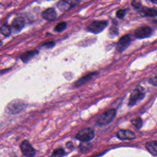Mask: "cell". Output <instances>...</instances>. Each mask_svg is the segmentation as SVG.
Masks as SVG:
<instances>
[{
    "mask_svg": "<svg viewBox=\"0 0 157 157\" xmlns=\"http://www.w3.org/2000/svg\"><path fill=\"white\" fill-rule=\"evenodd\" d=\"M47 1H54V0H46Z\"/></svg>",
    "mask_w": 157,
    "mask_h": 157,
    "instance_id": "83f0119b",
    "label": "cell"
},
{
    "mask_svg": "<svg viewBox=\"0 0 157 157\" xmlns=\"http://www.w3.org/2000/svg\"><path fill=\"white\" fill-rule=\"evenodd\" d=\"M107 21L105 20L94 21L88 25L87 30L90 33L98 34L101 33L107 27Z\"/></svg>",
    "mask_w": 157,
    "mask_h": 157,
    "instance_id": "277c9868",
    "label": "cell"
},
{
    "mask_svg": "<svg viewBox=\"0 0 157 157\" xmlns=\"http://www.w3.org/2000/svg\"><path fill=\"white\" fill-rule=\"evenodd\" d=\"M42 47H44L46 48H51L55 46V43L53 42H45L42 44Z\"/></svg>",
    "mask_w": 157,
    "mask_h": 157,
    "instance_id": "603a6c76",
    "label": "cell"
},
{
    "mask_svg": "<svg viewBox=\"0 0 157 157\" xmlns=\"http://www.w3.org/2000/svg\"><path fill=\"white\" fill-rule=\"evenodd\" d=\"M64 155V150L62 148H58L53 151V153L52 154V156H56V157H60L63 156Z\"/></svg>",
    "mask_w": 157,
    "mask_h": 157,
    "instance_id": "ffe728a7",
    "label": "cell"
},
{
    "mask_svg": "<svg viewBox=\"0 0 157 157\" xmlns=\"http://www.w3.org/2000/svg\"><path fill=\"white\" fill-rule=\"evenodd\" d=\"M118 33V31L117 28H111L110 29V34H112V36L117 35Z\"/></svg>",
    "mask_w": 157,
    "mask_h": 157,
    "instance_id": "cb8c5ba5",
    "label": "cell"
},
{
    "mask_svg": "<svg viewBox=\"0 0 157 157\" xmlns=\"http://www.w3.org/2000/svg\"><path fill=\"white\" fill-rule=\"evenodd\" d=\"M39 52L37 50H31V51H28L24 53H23L20 56V58L21 61L26 63H28L30 59H31L34 56L37 55L38 54Z\"/></svg>",
    "mask_w": 157,
    "mask_h": 157,
    "instance_id": "7c38bea8",
    "label": "cell"
},
{
    "mask_svg": "<svg viewBox=\"0 0 157 157\" xmlns=\"http://www.w3.org/2000/svg\"><path fill=\"white\" fill-rule=\"evenodd\" d=\"M26 106V104L21 100L15 99L11 101L6 107V111L10 114H17L21 112Z\"/></svg>",
    "mask_w": 157,
    "mask_h": 157,
    "instance_id": "7a4b0ae2",
    "label": "cell"
},
{
    "mask_svg": "<svg viewBox=\"0 0 157 157\" xmlns=\"http://www.w3.org/2000/svg\"><path fill=\"white\" fill-rule=\"evenodd\" d=\"M0 30H1V33L5 36H10V34L11 33L10 28L7 25H3L1 27Z\"/></svg>",
    "mask_w": 157,
    "mask_h": 157,
    "instance_id": "e0dca14e",
    "label": "cell"
},
{
    "mask_svg": "<svg viewBox=\"0 0 157 157\" xmlns=\"http://www.w3.org/2000/svg\"><path fill=\"white\" fill-rule=\"evenodd\" d=\"M153 3H155V4H156V2H157V0H150Z\"/></svg>",
    "mask_w": 157,
    "mask_h": 157,
    "instance_id": "484cf974",
    "label": "cell"
},
{
    "mask_svg": "<svg viewBox=\"0 0 157 157\" xmlns=\"http://www.w3.org/2000/svg\"><path fill=\"white\" fill-rule=\"evenodd\" d=\"M117 114V111L114 109H111L100 115L96 123L99 126H104L111 123Z\"/></svg>",
    "mask_w": 157,
    "mask_h": 157,
    "instance_id": "6da1fadb",
    "label": "cell"
},
{
    "mask_svg": "<svg viewBox=\"0 0 157 157\" xmlns=\"http://www.w3.org/2000/svg\"><path fill=\"white\" fill-rule=\"evenodd\" d=\"M132 5L134 7H135L136 8H139L140 4V3H139V2L136 1H133L132 2Z\"/></svg>",
    "mask_w": 157,
    "mask_h": 157,
    "instance_id": "d4e9b609",
    "label": "cell"
},
{
    "mask_svg": "<svg viewBox=\"0 0 157 157\" xmlns=\"http://www.w3.org/2000/svg\"><path fill=\"white\" fill-rule=\"evenodd\" d=\"M56 12L53 8H48L42 13L43 18L47 21H53L56 18Z\"/></svg>",
    "mask_w": 157,
    "mask_h": 157,
    "instance_id": "8fae6325",
    "label": "cell"
},
{
    "mask_svg": "<svg viewBox=\"0 0 157 157\" xmlns=\"http://www.w3.org/2000/svg\"><path fill=\"white\" fill-rule=\"evenodd\" d=\"M67 26V24L66 22H61L56 25L55 27V31L56 32H62L64 31Z\"/></svg>",
    "mask_w": 157,
    "mask_h": 157,
    "instance_id": "ac0fdd59",
    "label": "cell"
},
{
    "mask_svg": "<svg viewBox=\"0 0 157 157\" xmlns=\"http://www.w3.org/2000/svg\"><path fill=\"white\" fill-rule=\"evenodd\" d=\"M132 124L137 129H140L142 126V120L140 118H137L131 121Z\"/></svg>",
    "mask_w": 157,
    "mask_h": 157,
    "instance_id": "d6986e66",
    "label": "cell"
},
{
    "mask_svg": "<svg viewBox=\"0 0 157 157\" xmlns=\"http://www.w3.org/2000/svg\"><path fill=\"white\" fill-rule=\"evenodd\" d=\"M78 4L77 0H59L57 7L61 12H66Z\"/></svg>",
    "mask_w": 157,
    "mask_h": 157,
    "instance_id": "8992f818",
    "label": "cell"
},
{
    "mask_svg": "<svg viewBox=\"0 0 157 157\" xmlns=\"http://www.w3.org/2000/svg\"><path fill=\"white\" fill-rule=\"evenodd\" d=\"M90 146V144L87 142V141L85 142H83L82 143H81L80 146V148L82 150V151H85L88 149V148Z\"/></svg>",
    "mask_w": 157,
    "mask_h": 157,
    "instance_id": "44dd1931",
    "label": "cell"
},
{
    "mask_svg": "<svg viewBox=\"0 0 157 157\" xmlns=\"http://www.w3.org/2000/svg\"><path fill=\"white\" fill-rule=\"evenodd\" d=\"M145 96V92L144 88L140 86L134 89L131 94L128 101V106H134L137 101L143 99Z\"/></svg>",
    "mask_w": 157,
    "mask_h": 157,
    "instance_id": "3957f363",
    "label": "cell"
},
{
    "mask_svg": "<svg viewBox=\"0 0 157 157\" xmlns=\"http://www.w3.org/2000/svg\"><path fill=\"white\" fill-rule=\"evenodd\" d=\"M2 45V42L0 40V47H1Z\"/></svg>",
    "mask_w": 157,
    "mask_h": 157,
    "instance_id": "4316f807",
    "label": "cell"
},
{
    "mask_svg": "<svg viewBox=\"0 0 157 157\" xmlns=\"http://www.w3.org/2000/svg\"><path fill=\"white\" fill-rule=\"evenodd\" d=\"M95 74H96V72H93V73L88 74L84 76V77H82V78H80L78 80H77V81L75 82V86H78L82 85V84H84L85 83H86V82H88L90 79H91V78L94 75H95Z\"/></svg>",
    "mask_w": 157,
    "mask_h": 157,
    "instance_id": "9a60e30c",
    "label": "cell"
},
{
    "mask_svg": "<svg viewBox=\"0 0 157 157\" xmlns=\"http://www.w3.org/2000/svg\"><path fill=\"white\" fill-rule=\"evenodd\" d=\"M126 15V10L124 9H120L117 12L116 16L119 18H122Z\"/></svg>",
    "mask_w": 157,
    "mask_h": 157,
    "instance_id": "7402d4cb",
    "label": "cell"
},
{
    "mask_svg": "<svg viewBox=\"0 0 157 157\" xmlns=\"http://www.w3.org/2000/svg\"><path fill=\"white\" fill-rule=\"evenodd\" d=\"M94 136V131L90 128H85L80 130L76 135V139L81 142L90 141Z\"/></svg>",
    "mask_w": 157,
    "mask_h": 157,
    "instance_id": "5b68a950",
    "label": "cell"
},
{
    "mask_svg": "<svg viewBox=\"0 0 157 157\" xmlns=\"http://www.w3.org/2000/svg\"><path fill=\"white\" fill-rule=\"evenodd\" d=\"M146 148L151 154L155 156H157V142L156 140L147 143Z\"/></svg>",
    "mask_w": 157,
    "mask_h": 157,
    "instance_id": "5bb4252c",
    "label": "cell"
},
{
    "mask_svg": "<svg viewBox=\"0 0 157 157\" xmlns=\"http://www.w3.org/2000/svg\"><path fill=\"white\" fill-rule=\"evenodd\" d=\"M140 13L143 16L155 17L156 15V11L154 9L150 8H145L140 11Z\"/></svg>",
    "mask_w": 157,
    "mask_h": 157,
    "instance_id": "2e32d148",
    "label": "cell"
},
{
    "mask_svg": "<svg viewBox=\"0 0 157 157\" xmlns=\"http://www.w3.org/2000/svg\"><path fill=\"white\" fill-rule=\"evenodd\" d=\"M117 136L121 140H132L135 138V134L128 129H120L117 132Z\"/></svg>",
    "mask_w": 157,
    "mask_h": 157,
    "instance_id": "30bf717a",
    "label": "cell"
},
{
    "mask_svg": "<svg viewBox=\"0 0 157 157\" xmlns=\"http://www.w3.org/2000/svg\"><path fill=\"white\" fill-rule=\"evenodd\" d=\"M12 27L17 31H20L25 26V20L21 17L14 18L12 23Z\"/></svg>",
    "mask_w": 157,
    "mask_h": 157,
    "instance_id": "4fadbf2b",
    "label": "cell"
},
{
    "mask_svg": "<svg viewBox=\"0 0 157 157\" xmlns=\"http://www.w3.org/2000/svg\"><path fill=\"white\" fill-rule=\"evenodd\" d=\"M131 43V37L129 35H124L120 38L119 41L117 43V50L120 52H122L124 51L130 44Z\"/></svg>",
    "mask_w": 157,
    "mask_h": 157,
    "instance_id": "9c48e42d",
    "label": "cell"
},
{
    "mask_svg": "<svg viewBox=\"0 0 157 157\" xmlns=\"http://www.w3.org/2000/svg\"><path fill=\"white\" fill-rule=\"evenodd\" d=\"M152 33V29L149 26H141L135 31V36L138 39L149 37Z\"/></svg>",
    "mask_w": 157,
    "mask_h": 157,
    "instance_id": "ba28073f",
    "label": "cell"
},
{
    "mask_svg": "<svg viewBox=\"0 0 157 157\" xmlns=\"http://www.w3.org/2000/svg\"><path fill=\"white\" fill-rule=\"evenodd\" d=\"M20 148L23 155L28 157L34 156L36 155V150L28 140H24L20 145Z\"/></svg>",
    "mask_w": 157,
    "mask_h": 157,
    "instance_id": "52a82bcc",
    "label": "cell"
}]
</instances>
